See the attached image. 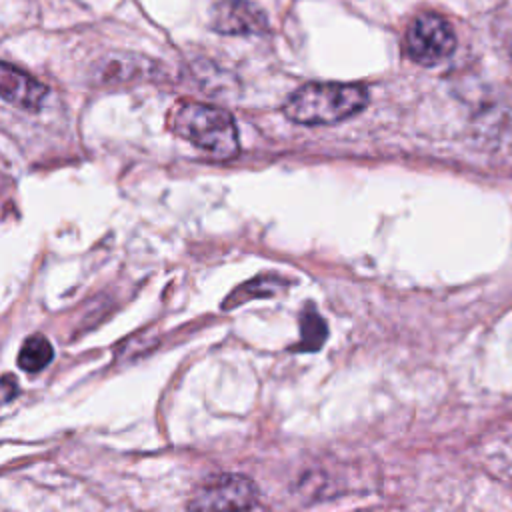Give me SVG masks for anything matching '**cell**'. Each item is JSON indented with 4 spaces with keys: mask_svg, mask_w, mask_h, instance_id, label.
Instances as JSON below:
<instances>
[{
    "mask_svg": "<svg viewBox=\"0 0 512 512\" xmlns=\"http://www.w3.org/2000/svg\"><path fill=\"white\" fill-rule=\"evenodd\" d=\"M52 356H54L52 344L44 336L34 334V336L24 340V344L20 348V354H18V366L24 372L36 374V372L44 370L50 364Z\"/></svg>",
    "mask_w": 512,
    "mask_h": 512,
    "instance_id": "cell-7",
    "label": "cell"
},
{
    "mask_svg": "<svg viewBox=\"0 0 512 512\" xmlns=\"http://www.w3.org/2000/svg\"><path fill=\"white\" fill-rule=\"evenodd\" d=\"M258 500L256 484L240 474H218L202 482L188 512H250Z\"/></svg>",
    "mask_w": 512,
    "mask_h": 512,
    "instance_id": "cell-3",
    "label": "cell"
},
{
    "mask_svg": "<svg viewBox=\"0 0 512 512\" xmlns=\"http://www.w3.org/2000/svg\"><path fill=\"white\" fill-rule=\"evenodd\" d=\"M170 128L216 160H228L238 154L236 122L222 108L202 102H182L170 112Z\"/></svg>",
    "mask_w": 512,
    "mask_h": 512,
    "instance_id": "cell-1",
    "label": "cell"
},
{
    "mask_svg": "<svg viewBox=\"0 0 512 512\" xmlns=\"http://www.w3.org/2000/svg\"><path fill=\"white\" fill-rule=\"evenodd\" d=\"M0 92L2 98L22 110L36 112L40 110L44 98H46V86L40 84L36 78L28 76L20 68L4 62L0 66Z\"/></svg>",
    "mask_w": 512,
    "mask_h": 512,
    "instance_id": "cell-6",
    "label": "cell"
},
{
    "mask_svg": "<svg viewBox=\"0 0 512 512\" xmlns=\"http://www.w3.org/2000/svg\"><path fill=\"white\" fill-rule=\"evenodd\" d=\"M404 46L408 58L416 64L436 66L454 52L456 34L444 16L426 12L410 22Z\"/></svg>",
    "mask_w": 512,
    "mask_h": 512,
    "instance_id": "cell-4",
    "label": "cell"
},
{
    "mask_svg": "<svg viewBox=\"0 0 512 512\" xmlns=\"http://www.w3.org/2000/svg\"><path fill=\"white\" fill-rule=\"evenodd\" d=\"M302 338H300V350H316L326 340V322L316 312H304L302 320Z\"/></svg>",
    "mask_w": 512,
    "mask_h": 512,
    "instance_id": "cell-8",
    "label": "cell"
},
{
    "mask_svg": "<svg viewBox=\"0 0 512 512\" xmlns=\"http://www.w3.org/2000/svg\"><path fill=\"white\" fill-rule=\"evenodd\" d=\"M368 102V92L360 84L314 82L294 90L286 104L284 114L298 124H334L360 112Z\"/></svg>",
    "mask_w": 512,
    "mask_h": 512,
    "instance_id": "cell-2",
    "label": "cell"
},
{
    "mask_svg": "<svg viewBox=\"0 0 512 512\" xmlns=\"http://www.w3.org/2000/svg\"><path fill=\"white\" fill-rule=\"evenodd\" d=\"M210 28L226 36L264 34L268 30V18L250 0H220L210 12Z\"/></svg>",
    "mask_w": 512,
    "mask_h": 512,
    "instance_id": "cell-5",
    "label": "cell"
},
{
    "mask_svg": "<svg viewBox=\"0 0 512 512\" xmlns=\"http://www.w3.org/2000/svg\"><path fill=\"white\" fill-rule=\"evenodd\" d=\"M510 52H512V48H510Z\"/></svg>",
    "mask_w": 512,
    "mask_h": 512,
    "instance_id": "cell-10",
    "label": "cell"
},
{
    "mask_svg": "<svg viewBox=\"0 0 512 512\" xmlns=\"http://www.w3.org/2000/svg\"><path fill=\"white\" fill-rule=\"evenodd\" d=\"M2 390H4V402H8L14 394H18V386H16V384L12 386V378H10V374H6V376H4V380H2Z\"/></svg>",
    "mask_w": 512,
    "mask_h": 512,
    "instance_id": "cell-9",
    "label": "cell"
}]
</instances>
